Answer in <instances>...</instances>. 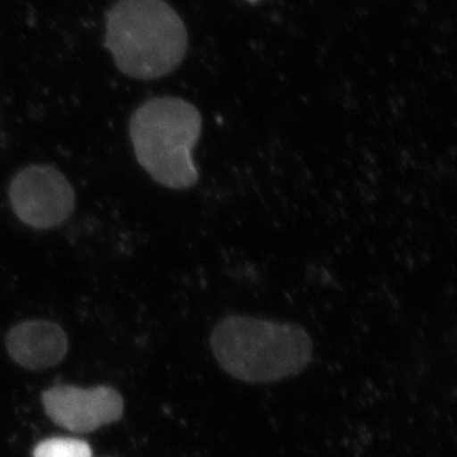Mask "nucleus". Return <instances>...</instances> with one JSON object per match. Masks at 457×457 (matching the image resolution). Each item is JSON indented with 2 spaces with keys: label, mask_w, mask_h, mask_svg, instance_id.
Instances as JSON below:
<instances>
[{
  "label": "nucleus",
  "mask_w": 457,
  "mask_h": 457,
  "mask_svg": "<svg viewBox=\"0 0 457 457\" xmlns=\"http://www.w3.org/2000/svg\"><path fill=\"white\" fill-rule=\"evenodd\" d=\"M42 404L54 423L77 433L96 431L123 414L122 396L108 386L86 390L57 385L42 394Z\"/></svg>",
  "instance_id": "5"
},
{
  "label": "nucleus",
  "mask_w": 457,
  "mask_h": 457,
  "mask_svg": "<svg viewBox=\"0 0 457 457\" xmlns=\"http://www.w3.org/2000/svg\"><path fill=\"white\" fill-rule=\"evenodd\" d=\"M187 31L164 0H120L107 16L106 45L121 73L158 79L185 59Z\"/></svg>",
  "instance_id": "2"
},
{
  "label": "nucleus",
  "mask_w": 457,
  "mask_h": 457,
  "mask_svg": "<svg viewBox=\"0 0 457 457\" xmlns=\"http://www.w3.org/2000/svg\"><path fill=\"white\" fill-rule=\"evenodd\" d=\"M33 457H92V449L86 441L77 438H49L40 442Z\"/></svg>",
  "instance_id": "7"
},
{
  "label": "nucleus",
  "mask_w": 457,
  "mask_h": 457,
  "mask_svg": "<svg viewBox=\"0 0 457 457\" xmlns=\"http://www.w3.org/2000/svg\"><path fill=\"white\" fill-rule=\"evenodd\" d=\"M210 345L219 366L246 384L278 383L299 375L314 354L311 336L299 324L239 314L216 324Z\"/></svg>",
  "instance_id": "1"
},
{
  "label": "nucleus",
  "mask_w": 457,
  "mask_h": 457,
  "mask_svg": "<svg viewBox=\"0 0 457 457\" xmlns=\"http://www.w3.org/2000/svg\"><path fill=\"white\" fill-rule=\"evenodd\" d=\"M9 201L21 221L33 228L59 227L74 212L71 182L53 165H29L9 186Z\"/></svg>",
  "instance_id": "4"
},
{
  "label": "nucleus",
  "mask_w": 457,
  "mask_h": 457,
  "mask_svg": "<svg viewBox=\"0 0 457 457\" xmlns=\"http://www.w3.org/2000/svg\"><path fill=\"white\" fill-rule=\"evenodd\" d=\"M203 135V116L177 97H155L141 104L130 121V137L141 167L159 185L185 191L200 174L194 150Z\"/></svg>",
  "instance_id": "3"
},
{
  "label": "nucleus",
  "mask_w": 457,
  "mask_h": 457,
  "mask_svg": "<svg viewBox=\"0 0 457 457\" xmlns=\"http://www.w3.org/2000/svg\"><path fill=\"white\" fill-rule=\"evenodd\" d=\"M7 350L18 365L32 371L54 368L68 352V338L59 324L29 320L9 330Z\"/></svg>",
  "instance_id": "6"
}]
</instances>
